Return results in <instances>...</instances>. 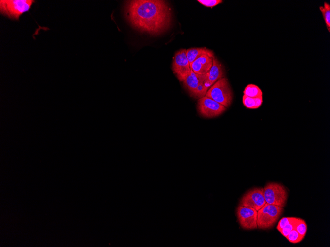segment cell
Instances as JSON below:
<instances>
[{
  "label": "cell",
  "mask_w": 330,
  "mask_h": 247,
  "mask_svg": "<svg viewBox=\"0 0 330 247\" xmlns=\"http://www.w3.org/2000/svg\"><path fill=\"white\" fill-rule=\"evenodd\" d=\"M124 13L134 28L151 35H158L168 30L172 21L170 8L165 0L127 1Z\"/></svg>",
  "instance_id": "6da1fadb"
},
{
  "label": "cell",
  "mask_w": 330,
  "mask_h": 247,
  "mask_svg": "<svg viewBox=\"0 0 330 247\" xmlns=\"http://www.w3.org/2000/svg\"><path fill=\"white\" fill-rule=\"evenodd\" d=\"M35 2L34 0H0V12L10 19L18 21L23 14L30 10Z\"/></svg>",
  "instance_id": "7a4b0ae2"
},
{
  "label": "cell",
  "mask_w": 330,
  "mask_h": 247,
  "mask_svg": "<svg viewBox=\"0 0 330 247\" xmlns=\"http://www.w3.org/2000/svg\"><path fill=\"white\" fill-rule=\"evenodd\" d=\"M206 96L210 98L226 108L231 105L233 94L226 78H222L215 82L208 90Z\"/></svg>",
  "instance_id": "3957f363"
},
{
  "label": "cell",
  "mask_w": 330,
  "mask_h": 247,
  "mask_svg": "<svg viewBox=\"0 0 330 247\" xmlns=\"http://www.w3.org/2000/svg\"><path fill=\"white\" fill-rule=\"evenodd\" d=\"M283 211V207L265 203L257 211V227L263 230L271 228Z\"/></svg>",
  "instance_id": "277c9868"
},
{
  "label": "cell",
  "mask_w": 330,
  "mask_h": 247,
  "mask_svg": "<svg viewBox=\"0 0 330 247\" xmlns=\"http://www.w3.org/2000/svg\"><path fill=\"white\" fill-rule=\"evenodd\" d=\"M263 189L266 203L283 208L286 206L288 193L283 185L276 182H269Z\"/></svg>",
  "instance_id": "5b68a950"
},
{
  "label": "cell",
  "mask_w": 330,
  "mask_h": 247,
  "mask_svg": "<svg viewBox=\"0 0 330 247\" xmlns=\"http://www.w3.org/2000/svg\"><path fill=\"white\" fill-rule=\"evenodd\" d=\"M197 109L202 116L213 118L221 114L226 108L210 98L205 96L199 99Z\"/></svg>",
  "instance_id": "8992f818"
},
{
  "label": "cell",
  "mask_w": 330,
  "mask_h": 247,
  "mask_svg": "<svg viewBox=\"0 0 330 247\" xmlns=\"http://www.w3.org/2000/svg\"><path fill=\"white\" fill-rule=\"evenodd\" d=\"M236 214L240 226L245 230H253L257 227V211L254 208L239 205Z\"/></svg>",
  "instance_id": "52a82bcc"
},
{
  "label": "cell",
  "mask_w": 330,
  "mask_h": 247,
  "mask_svg": "<svg viewBox=\"0 0 330 247\" xmlns=\"http://www.w3.org/2000/svg\"><path fill=\"white\" fill-rule=\"evenodd\" d=\"M266 203L263 187H255L247 192L241 198L240 205L254 208L257 211Z\"/></svg>",
  "instance_id": "ba28073f"
},
{
  "label": "cell",
  "mask_w": 330,
  "mask_h": 247,
  "mask_svg": "<svg viewBox=\"0 0 330 247\" xmlns=\"http://www.w3.org/2000/svg\"><path fill=\"white\" fill-rule=\"evenodd\" d=\"M172 69L180 81H182L190 73L191 68L186 56V49H181L175 53Z\"/></svg>",
  "instance_id": "9c48e42d"
},
{
  "label": "cell",
  "mask_w": 330,
  "mask_h": 247,
  "mask_svg": "<svg viewBox=\"0 0 330 247\" xmlns=\"http://www.w3.org/2000/svg\"><path fill=\"white\" fill-rule=\"evenodd\" d=\"M213 55L212 53L200 56L190 65L191 69L199 75L207 73L212 66Z\"/></svg>",
  "instance_id": "30bf717a"
},
{
  "label": "cell",
  "mask_w": 330,
  "mask_h": 247,
  "mask_svg": "<svg viewBox=\"0 0 330 247\" xmlns=\"http://www.w3.org/2000/svg\"><path fill=\"white\" fill-rule=\"evenodd\" d=\"M207 76V73L199 75L195 73L191 69L190 73L182 81L184 87L193 96L198 85L204 81Z\"/></svg>",
  "instance_id": "8fae6325"
},
{
  "label": "cell",
  "mask_w": 330,
  "mask_h": 247,
  "mask_svg": "<svg viewBox=\"0 0 330 247\" xmlns=\"http://www.w3.org/2000/svg\"><path fill=\"white\" fill-rule=\"evenodd\" d=\"M207 74V81L210 86L222 78L224 76V70L222 65L214 55L212 66Z\"/></svg>",
  "instance_id": "7c38bea8"
},
{
  "label": "cell",
  "mask_w": 330,
  "mask_h": 247,
  "mask_svg": "<svg viewBox=\"0 0 330 247\" xmlns=\"http://www.w3.org/2000/svg\"><path fill=\"white\" fill-rule=\"evenodd\" d=\"M212 53L211 50L206 48H191L186 49V56L190 65L200 56Z\"/></svg>",
  "instance_id": "4fadbf2b"
},
{
  "label": "cell",
  "mask_w": 330,
  "mask_h": 247,
  "mask_svg": "<svg viewBox=\"0 0 330 247\" xmlns=\"http://www.w3.org/2000/svg\"><path fill=\"white\" fill-rule=\"evenodd\" d=\"M263 102L262 96L252 98L245 95L243 96V103L248 108L256 109L259 108Z\"/></svg>",
  "instance_id": "5bb4252c"
},
{
  "label": "cell",
  "mask_w": 330,
  "mask_h": 247,
  "mask_svg": "<svg viewBox=\"0 0 330 247\" xmlns=\"http://www.w3.org/2000/svg\"><path fill=\"white\" fill-rule=\"evenodd\" d=\"M243 93L244 95L252 98L262 96L261 89L257 85L252 84L248 85L245 88Z\"/></svg>",
  "instance_id": "9a60e30c"
},
{
  "label": "cell",
  "mask_w": 330,
  "mask_h": 247,
  "mask_svg": "<svg viewBox=\"0 0 330 247\" xmlns=\"http://www.w3.org/2000/svg\"><path fill=\"white\" fill-rule=\"evenodd\" d=\"M319 9L322 14L326 27L329 32H330V5L327 2H324V6H320Z\"/></svg>",
  "instance_id": "2e32d148"
},
{
  "label": "cell",
  "mask_w": 330,
  "mask_h": 247,
  "mask_svg": "<svg viewBox=\"0 0 330 247\" xmlns=\"http://www.w3.org/2000/svg\"><path fill=\"white\" fill-rule=\"evenodd\" d=\"M285 238L289 242L296 244L300 242L304 236L300 234L295 229H293Z\"/></svg>",
  "instance_id": "e0dca14e"
},
{
  "label": "cell",
  "mask_w": 330,
  "mask_h": 247,
  "mask_svg": "<svg viewBox=\"0 0 330 247\" xmlns=\"http://www.w3.org/2000/svg\"><path fill=\"white\" fill-rule=\"evenodd\" d=\"M294 229H295L300 234L305 236L307 229L306 223L303 219L297 218Z\"/></svg>",
  "instance_id": "ac0fdd59"
},
{
  "label": "cell",
  "mask_w": 330,
  "mask_h": 247,
  "mask_svg": "<svg viewBox=\"0 0 330 247\" xmlns=\"http://www.w3.org/2000/svg\"><path fill=\"white\" fill-rule=\"evenodd\" d=\"M297 218L295 217L293 220L286 225L279 232L283 236L286 237L293 229H295L297 222Z\"/></svg>",
  "instance_id": "d6986e66"
},
{
  "label": "cell",
  "mask_w": 330,
  "mask_h": 247,
  "mask_svg": "<svg viewBox=\"0 0 330 247\" xmlns=\"http://www.w3.org/2000/svg\"><path fill=\"white\" fill-rule=\"evenodd\" d=\"M295 217H283L279 221L276 229L280 232L286 225L294 219Z\"/></svg>",
  "instance_id": "ffe728a7"
},
{
  "label": "cell",
  "mask_w": 330,
  "mask_h": 247,
  "mask_svg": "<svg viewBox=\"0 0 330 247\" xmlns=\"http://www.w3.org/2000/svg\"><path fill=\"white\" fill-rule=\"evenodd\" d=\"M197 1L205 6L211 8L222 2L221 0H198Z\"/></svg>",
  "instance_id": "44dd1931"
}]
</instances>
